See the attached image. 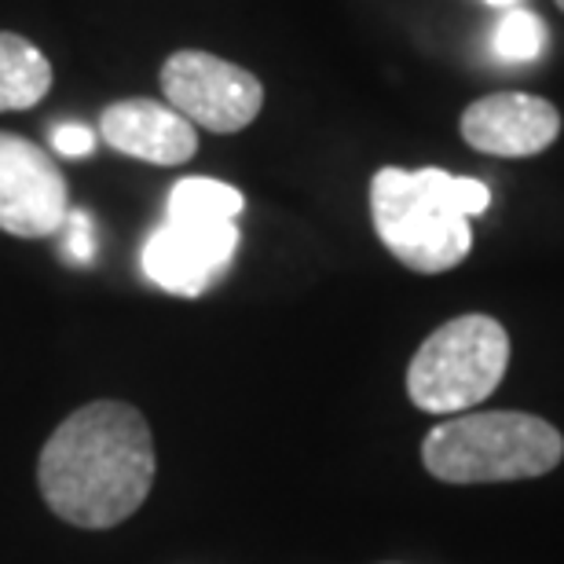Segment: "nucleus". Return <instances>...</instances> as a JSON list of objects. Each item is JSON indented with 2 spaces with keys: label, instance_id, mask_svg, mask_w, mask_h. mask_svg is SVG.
<instances>
[{
  "label": "nucleus",
  "instance_id": "obj_12",
  "mask_svg": "<svg viewBox=\"0 0 564 564\" xmlns=\"http://www.w3.org/2000/svg\"><path fill=\"white\" fill-rule=\"evenodd\" d=\"M546 44V26L535 11H524V8H510L506 19L495 26V52L510 63H528L543 52Z\"/></svg>",
  "mask_w": 564,
  "mask_h": 564
},
{
  "label": "nucleus",
  "instance_id": "obj_16",
  "mask_svg": "<svg viewBox=\"0 0 564 564\" xmlns=\"http://www.w3.org/2000/svg\"><path fill=\"white\" fill-rule=\"evenodd\" d=\"M557 4H561V11H564V0H557Z\"/></svg>",
  "mask_w": 564,
  "mask_h": 564
},
{
  "label": "nucleus",
  "instance_id": "obj_1",
  "mask_svg": "<svg viewBox=\"0 0 564 564\" xmlns=\"http://www.w3.org/2000/svg\"><path fill=\"white\" fill-rule=\"evenodd\" d=\"M37 480L52 513L77 528L129 521L154 484L151 425L129 403H88L48 436Z\"/></svg>",
  "mask_w": 564,
  "mask_h": 564
},
{
  "label": "nucleus",
  "instance_id": "obj_6",
  "mask_svg": "<svg viewBox=\"0 0 564 564\" xmlns=\"http://www.w3.org/2000/svg\"><path fill=\"white\" fill-rule=\"evenodd\" d=\"M239 253L235 220H180L165 217L143 246V275L180 297H202L228 275Z\"/></svg>",
  "mask_w": 564,
  "mask_h": 564
},
{
  "label": "nucleus",
  "instance_id": "obj_8",
  "mask_svg": "<svg viewBox=\"0 0 564 564\" xmlns=\"http://www.w3.org/2000/svg\"><path fill=\"white\" fill-rule=\"evenodd\" d=\"M462 137H466L469 147H477L480 154L532 158L543 154L561 137V115L543 96L495 93L466 107Z\"/></svg>",
  "mask_w": 564,
  "mask_h": 564
},
{
  "label": "nucleus",
  "instance_id": "obj_10",
  "mask_svg": "<svg viewBox=\"0 0 564 564\" xmlns=\"http://www.w3.org/2000/svg\"><path fill=\"white\" fill-rule=\"evenodd\" d=\"M52 88V66L33 41L0 33V115L37 107Z\"/></svg>",
  "mask_w": 564,
  "mask_h": 564
},
{
  "label": "nucleus",
  "instance_id": "obj_4",
  "mask_svg": "<svg viewBox=\"0 0 564 564\" xmlns=\"http://www.w3.org/2000/svg\"><path fill=\"white\" fill-rule=\"evenodd\" d=\"M510 367V334L491 315H458L425 337L408 370V392L429 414L473 411Z\"/></svg>",
  "mask_w": 564,
  "mask_h": 564
},
{
  "label": "nucleus",
  "instance_id": "obj_13",
  "mask_svg": "<svg viewBox=\"0 0 564 564\" xmlns=\"http://www.w3.org/2000/svg\"><path fill=\"white\" fill-rule=\"evenodd\" d=\"M63 231H66V257L74 264H93L96 257V231H93V217L85 209H70L63 220Z\"/></svg>",
  "mask_w": 564,
  "mask_h": 564
},
{
  "label": "nucleus",
  "instance_id": "obj_5",
  "mask_svg": "<svg viewBox=\"0 0 564 564\" xmlns=\"http://www.w3.org/2000/svg\"><path fill=\"white\" fill-rule=\"evenodd\" d=\"M169 107L206 132H242L264 107V85L250 70L209 52H173L162 66Z\"/></svg>",
  "mask_w": 564,
  "mask_h": 564
},
{
  "label": "nucleus",
  "instance_id": "obj_9",
  "mask_svg": "<svg viewBox=\"0 0 564 564\" xmlns=\"http://www.w3.org/2000/svg\"><path fill=\"white\" fill-rule=\"evenodd\" d=\"M99 132L115 151L151 165H184L198 151V132L169 104L121 99L99 118Z\"/></svg>",
  "mask_w": 564,
  "mask_h": 564
},
{
  "label": "nucleus",
  "instance_id": "obj_14",
  "mask_svg": "<svg viewBox=\"0 0 564 564\" xmlns=\"http://www.w3.org/2000/svg\"><path fill=\"white\" fill-rule=\"evenodd\" d=\"M52 147L63 158H88L96 151V132L88 126H77V121H66V126L52 129Z\"/></svg>",
  "mask_w": 564,
  "mask_h": 564
},
{
  "label": "nucleus",
  "instance_id": "obj_3",
  "mask_svg": "<svg viewBox=\"0 0 564 564\" xmlns=\"http://www.w3.org/2000/svg\"><path fill=\"white\" fill-rule=\"evenodd\" d=\"M564 458V440L550 422L521 411L466 414L440 422L425 436L422 462L444 484H506L543 477Z\"/></svg>",
  "mask_w": 564,
  "mask_h": 564
},
{
  "label": "nucleus",
  "instance_id": "obj_7",
  "mask_svg": "<svg viewBox=\"0 0 564 564\" xmlns=\"http://www.w3.org/2000/svg\"><path fill=\"white\" fill-rule=\"evenodd\" d=\"M70 213L66 180L48 151L15 132H0V231L48 239Z\"/></svg>",
  "mask_w": 564,
  "mask_h": 564
},
{
  "label": "nucleus",
  "instance_id": "obj_15",
  "mask_svg": "<svg viewBox=\"0 0 564 564\" xmlns=\"http://www.w3.org/2000/svg\"><path fill=\"white\" fill-rule=\"evenodd\" d=\"M488 4H495V8H513L517 0H488Z\"/></svg>",
  "mask_w": 564,
  "mask_h": 564
},
{
  "label": "nucleus",
  "instance_id": "obj_11",
  "mask_svg": "<svg viewBox=\"0 0 564 564\" xmlns=\"http://www.w3.org/2000/svg\"><path fill=\"white\" fill-rule=\"evenodd\" d=\"M242 191L209 176H187L169 191V217L180 220H239Z\"/></svg>",
  "mask_w": 564,
  "mask_h": 564
},
{
  "label": "nucleus",
  "instance_id": "obj_2",
  "mask_svg": "<svg viewBox=\"0 0 564 564\" xmlns=\"http://www.w3.org/2000/svg\"><path fill=\"white\" fill-rule=\"evenodd\" d=\"M491 191L480 180L444 169H378L370 180V217L386 250L411 272H451L473 250L469 220L480 217Z\"/></svg>",
  "mask_w": 564,
  "mask_h": 564
}]
</instances>
